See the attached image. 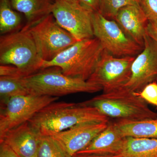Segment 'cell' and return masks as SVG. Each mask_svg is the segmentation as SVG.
Here are the masks:
<instances>
[{"label": "cell", "instance_id": "cell-26", "mask_svg": "<svg viewBox=\"0 0 157 157\" xmlns=\"http://www.w3.org/2000/svg\"><path fill=\"white\" fill-rule=\"evenodd\" d=\"M0 157H20L7 144L0 142Z\"/></svg>", "mask_w": 157, "mask_h": 157}, {"label": "cell", "instance_id": "cell-19", "mask_svg": "<svg viewBox=\"0 0 157 157\" xmlns=\"http://www.w3.org/2000/svg\"><path fill=\"white\" fill-rule=\"evenodd\" d=\"M22 78L0 76L1 105L6 104L11 98L14 97L30 94L23 83Z\"/></svg>", "mask_w": 157, "mask_h": 157}, {"label": "cell", "instance_id": "cell-24", "mask_svg": "<svg viewBox=\"0 0 157 157\" xmlns=\"http://www.w3.org/2000/svg\"><path fill=\"white\" fill-rule=\"evenodd\" d=\"M139 4L148 21H157V0H139Z\"/></svg>", "mask_w": 157, "mask_h": 157}, {"label": "cell", "instance_id": "cell-2", "mask_svg": "<svg viewBox=\"0 0 157 157\" xmlns=\"http://www.w3.org/2000/svg\"><path fill=\"white\" fill-rule=\"evenodd\" d=\"M30 94L58 97L79 93L102 90L100 86L81 78L66 76L57 67L43 69L21 78Z\"/></svg>", "mask_w": 157, "mask_h": 157}, {"label": "cell", "instance_id": "cell-14", "mask_svg": "<svg viewBox=\"0 0 157 157\" xmlns=\"http://www.w3.org/2000/svg\"><path fill=\"white\" fill-rule=\"evenodd\" d=\"M114 20L128 36L144 48L148 21L139 5L122 8Z\"/></svg>", "mask_w": 157, "mask_h": 157}, {"label": "cell", "instance_id": "cell-23", "mask_svg": "<svg viewBox=\"0 0 157 157\" xmlns=\"http://www.w3.org/2000/svg\"><path fill=\"white\" fill-rule=\"evenodd\" d=\"M138 97L147 104L154 105L157 109V82L155 81L147 85L139 92H135Z\"/></svg>", "mask_w": 157, "mask_h": 157}, {"label": "cell", "instance_id": "cell-31", "mask_svg": "<svg viewBox=\"0 0 157 157\" xmlns=\"http://www.w3.org/2000/svg\"><path fill=\"white\" fill-rule=\"evenodd\" d=\"M20 157V156H19Z\"/></svg>", "mask_w": 157, "mask_h": 157}, {"label": "cell", "instance_id": "cell-7", "mask_svg": "<svg viewBox=\"0 0 157 157\" xmlns=\"http://www.w3.org/2000/svg\"><path fill=\"white\" fill-rule=\"evenodd\" d=\"M94 36L101 43L104 50L118 57H135L143 47L125 33L114 20L107 19L98 11L93 17Z\"/></svg>", "mask_w": 157, "mask_h": 157}, {"label": "cell", "instance_id": "cell-9", "mask_svg": "<svg viewBox=\"0 0 157 157\" xmlns=\"http://www.w3.org/2000/svg\"><path fill=\"white\" fill-rule=\"evenodd\" d=\"M58 97L29 94L11 98L1 105L0 137L11 129L30 120L36 113Z\"/></svg>", "mask_w": 157, "mask_h": 157}, {"label": "cell", "instance_id": "cell-29", "mask_svg": "<svg viewBox=\"0 0 157 157\" xmlns=\"http://www.w3.org/2000/svg\"><path fill=\"white\" fill-rule=\"evenodd\" d=\"M72 157H120L118 155L88 154H76Z\"/></svg>", "mask_w": 157, "mask_h": 157}, {"label": "cell", "instance_id": "cell-8", "mask_svg": "<svg viewBox=\"0 0 157 157\" xmlns=\"http://www.w3.org/2000/svg\"><path fill=\"white\" fill-rule=\"evenodd\" d=\"M135 57H118L103 50L92 74L87 81L100 86L104 93L122 88L131 78L132 65Z\"/></svg>", "mask_w": 157, "mask_h": 157}, {"label": "cell", "instance_id": "cell-20", "mask_svg": "<svg viewBox=\"0 0 157 157\" xmlns=\"http://www.w3.org/2000/svg\"><path fill=\"white\" fill-rule=\"evenodd\" d=\"M21 17L11 6V0H0V33H12L21 23Z\"/></svg>", "mask_w": 157, "mask_h": 157}, {"label": "cell", "instance_id": "cell-1", "mask_svg": "<svg viewBox=\"0 0 157 157\" xmlns=\"http://www.w3.org/2000/svg\"><path fill=\"white\" fill-rule=\"evenodd\" d=\"M109 122V117L84 102H52L36 113L29 123L41 135H52L78 124Z\"/></svg>", "mask_w": 157, "mask_h": 157}, {"label": "cell", "instance_id": "cell-25", "mask_svg": "<svg viewBox=\"0 0 157 157\" xmlns=\"http://www.w3.org/2000/svg\"><path fill=\"white\" fill-rule=\"evenodd\" d=\"M0 76L23 77L20 71L16 67L10 65H1Z\"/></svg>", "mask_w": 157, "mask_h": 157}, {"label": "cell", "instance_id": "cell-17", "mask_svg": "<svg viewBox=\"0 0 157 157\" xmlns=\"http://www.w3.org/2000/svg\"><path fill=\"white\" fill-rule=\"evenodd\" d=\"M120 157H157V138L125 137Z\"/></svg>", "mask_w": 157, "mask_h": 157}, {"label": "cell", "instance_id": "cell-27", "mask_svg": "<svg viewBox=\"0 0 157 157\" xmlns=\"http://www.w3.org/2000/svg\"><path fill=\"white\" fill-rule=\"evenodd\" d=\"M146 32L147 35L157 42V21H148Z\"/></svg>", "mask_w": 157, "mask_h": 157}, {"label": "cell", "instance_id": "cell-5", "mask_svg": "<svg viewBox=\"0 0 157 157\" xmlns=\"http://www.w3.org/2000/svg\"><path fill=\"white\" fill-rule=\"evenodd\" d=\"M83 102L95 107L107 117L117 120L135 121L157 118V113L149 108L146 101L124 87L112 92L103 93Z\"/></svg>", "mask_w": 157, "mask_h": 157}, {"label": "cell", "instance_id": "cell-28", "mask_svg": "<svg viewBox=\"0 0 157 157\" xmlns=\"http://www.w3.org/2000/svg\"><path fill=\"white\" fill-rule=\"evenodd\" d=\"M82 6L96 12L99 11L100 0H78Z\"/></svg>", "mask_w": 157, "mask_h": 157}, {"label": "cell", "instance_id": "cell-30", "mask_svg": "<svg viewBox=\"0 0 157 157\" xmlns=\"http://www.w3.org/2000/svg\"><path fill=\"white\" fill-rule=\"evenodd\" d=\"M77 1H78V0H77Z\"/></svg>", "mask_w": 157, "mask_h": 157}, {"label": "cell", "instance_id": "cell-6", "mask_svg": "<svg viewBox=\"0 0 157 157\" xmlns=\"http://www.w3.org/2000/svg\"><path fill=\"white\" fill-rule=\"evenodd\" d=\"M29 29L39 56L46 61L53 59L77 42L70 33L59 25L52 13L29 27Z\"/></svg>", "mask_w": 157, "mask_h": 157}, {"label": "cell", "instance_id": "cell-22", "mask_svg": "<svg viewBox=\"0 0 157 157\" xmlns=\"http://www.w3.org/2000/svg\"><path fill=\"white\" fill-rule=\"evenodd\" d=\"M38 157H68L54 139L49 135H41Z\"/></svg>", "mask_w": 157, "mask_h": 157}, {"label": "cell", "instance_id": "cell-21", "mask_svg": "<svg viewBox=\"0 0 157 157\" xmlns=\"http://www.w3.org/2000/svg\"><path fill=\"white\" fill-rule=\"evenodd\" d=\"M130 5H139V0H100L98 12L107 19L114 20L121 9Z\"/></svg>", "mask_w": 157, "mask_h": 157}, {"label": "cell", "instance_id": "cell-16", "mask_svg": "<svg viewBox=\"0 0 157 157\" xmlns=\"http://www.w3.org/2000/svg\"><path fill=\"white\" fill-rule=\"evenodd\" d=\"M11 2L14 10L24 14L26 25L30 27L51 14L54 0H11Z\"/></svg>", "mask_w": 157, "mask_h": 157}, {"label": "cell", "instance_id": "cell-12", "mask_svg": "<svg viewBox=\"0 0 157 157\" xmlns=\"http://www.w3.org/2000/svg\"><path fill=\"white\" fill-rule=\"evenodd\" d=\"M109 122L78 124L50 136L56 141L68 157H72L86 147L98 134L106 128Z\"/></svg>", "mask_w": 157, "mask_h": 157}, {"label": "cell", "instance_id": "cell-18", "mask_svg": "<svg viewBox=\"0 0 157 157\" xmlns=\"http://www.w3.org/2000/svg\"><path fill=\"white\" fill-rule=\"evenodd\" d=\"M124 137L157 138V118L114 122Z\"/></svg>", "mask_w": 157, "mask_h": 157}, {"label": "cell", "instance_id": "cell-4", "mask_svg": "<svg viewBox=\"0 0 157 157\" xmlns=\"http://www.w3.org/2000/svg\"><path fill=\"white\" fill-rule=\"evenodd\" d=\"M42 61L29 26L1 36V65L16 67L25 77L42 70Z\"/></svg>", "mask_w": 157, "mask_h": 157}, {"label": "cell", "instance_id": "cell-15", "mask_svg": "<svg viewBox=\"0 0 157 157\" xmlns=\"http://www.w3.org/2000/svg\"><path fill=\"white\" fill-rule=\"evenodd\" d=\"M125 137L114 122L109 123L86 147L76 154L118 155L120 152Z\"/></svg>", "mask_w": 157, "mask_h": 157}, {"label": "cell", "instance_id": "cell-10", "mask_svg": "<svg viewBox=\"0 0 157 157\" xmlns=\"http://www.w3.org/2000/svg\"><path fill=\"white\" fill-rule=\"evenodd\" d=\"M94 12L77 0H54L52 14L59 25L79 41L94 37Z\"/></svg>", "mask_w": 157, "mask_h": 157}, {"label": "cell", "instance_id": "cell-3", "mask_svg": "<svg viewBox=\"0 0 157 157\" xmlns=\"http://www.w3.org/2000/svg\"><path fill=\"white\" fill-rule=\"evenodd\" d=\"M95 37L77 41L49 61H42V69L57 67L66 76L87 80L103 51Z\"/></svg>", "mask_w": 157, "mask_h": 157}, {"label": "cell", "instance_id": "cell-11", "mask_svg": "<svg viewBox=\"0 0 157 157\" xmlns=\"http://www.w3.org/2000/svg\"><path fill=\"white\" fill-rule=\"evenodd\" d=\"M157 80V42L147 33L142 51L135 57L132 67V76L124 87L139 92L145 86Z\"/></svg>", "mask_w": 157, "mask_h": 157}, {"label": "cell", "instance_id": "cell-13", "mask_svg": "<svg viewBox=\"0 0 157 157\" xmlns=\"http://www.w3.org/2000/svg\"><path fill=\"white\" fill-rule=\"evenodd\" d=\"M41 136L27 122L6 132L0 142L7 144L20 157H38Z\"/></svg>", "mask_w": 157, "mask_h": 157}]
</instances>
